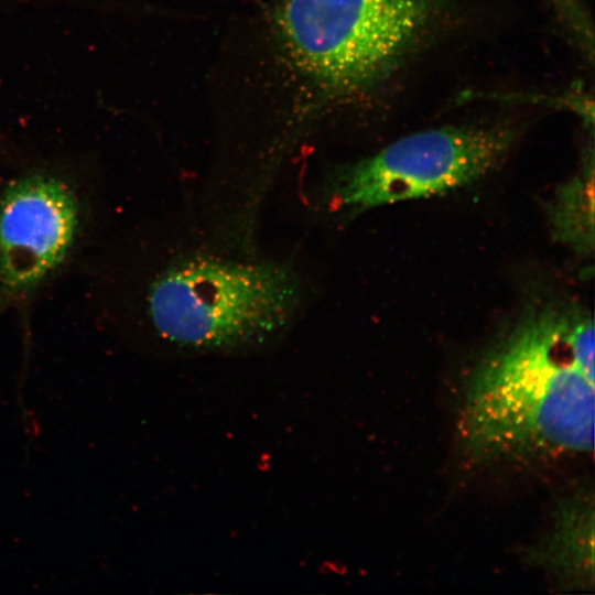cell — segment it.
I'll list each match as a JSON object with an SVG mask.
<instances>
[{"mask_svg":"<svg viewBox=\"0 0 595 595\" xmlns=\"http://www.w3.org/2000/svg\"><path fill=\"white\" fill-rule=\"evenodd\" d=\"M79 275L91 320L107 335L197 353L268 344L291 324L303 295L285 263L196 255L145 266L106 235Z\"/></svg>","mask_w":595,"mask_h":595,"instance_id":"1","label":"cell"},{"mask_svg":"<svg viewBox=\"0 0 595 595\" xmlns=\"http://www.w3.org/2000/svg\"><path fill=\"white\" fill-rule=\"evenodd\" d=\"M576 309L526 314L472 371L458 433L475 464L584 454L594 444V367L575 350Z\"/></svg>","mask_w":595,"mask_h":595,"instance_id":"2","label":"cell"},{"mask_svg":"<svg viewBox=\"0 0 595 595\" xmlns=\"http://www.w3.org/2000/svg\"><path fill=\"white\" fill-rule=\"evenodd\" d=\"M111 225L106 181L86 162L40 158L0 172V314L25 326Z\"/></svg>","mask_w":595,"mask_h":595,"instance_id":"3","label":"cell"},{"mask_svg":"<svg viewBox=\"0 0 595 595\" xmlns=\"http://www.w3.org/2000/svg\"><path fill=\"white\" fill-rule=\"evenodd\" d=\"M446 0H282L277 24L292 63L348 96L386 78Z\"/></svg>","mask_w":595,"mask_h":595,"instance_id":"4","label":"cell"},{"mask_svg":"<svg viewBox=\"0 0 595 595\" xmlns=\"http://www.w3.org/2000/svg\"><path fill=\"white\" fill-rule=\"evenodd\" d=\"M513 140L507 128H437L396 140L327 175L320 201L329 213L353 216L419 199L477 181L505 158Z\"/></svg>","mask_w":595,"mask_h":595,"instance_id":"5","label":"cell"},{"mask_svg":"<svg viewBox=\"0 0 595 595\" xmlns=\"http://www.w3.org/2000/svg\"><path fill=\"white\" fill-rule=\"evenodd\" d=\"M553 524L531 551L532 560L567 582L593 585L594 509L587 494L560 501Z\"/></svg>","mask_w":595,"mask_h":595,"instance_id":"6","label":"cell"},{"mask_svg":"<svg viewBox=\"0 0 595 595\" xmlns=\"http://www.w3.org/2000/svg\"><path fill=\"white\" fill-rule=\"evenodd\" d=\"M553 236L572 249L591 253L594 249L593 154L578 173L560 186L549 207Z\"/></svg>","mask_w":595,"mask_h":595,"instance_id":"7","label":"cell"}]
</instances>
